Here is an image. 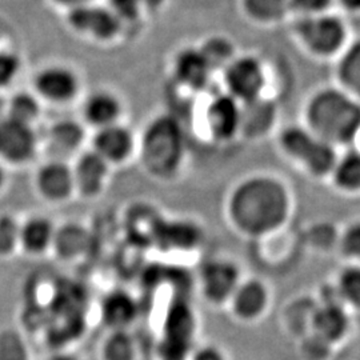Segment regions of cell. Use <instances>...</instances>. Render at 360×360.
I'll use <instances>...</instances> for the list:
<instances>
[{
  "instance_id": "8",
  "label": "cell",
  "mask_w": 360,
  "mask_h": 360,
  "mask_svg": "<svg viewBox=\"0 0 360 360\" xmlns=\"http://www.w3.org/2000/svg\"><path fill=\"white\" fill-rule=\"evenodd\" d=\"M242 104L231 95L219 94L206 108V127L210 136L218 142H229L240 132Z\"/></svg>"
},
{
  "instance_id": "17",
  "label": "cell",
  "mask_w": 360,
  "mask_h": 360,
  "mask_svg": "<svg viewBox=\"0 0 360 360\" xmlns=\"http://www.w3.org/2000/svg\"><path fill=\"white\" fill-rule=\"evenodd\" d=\"M267 299V290L259 281L240 282L230 299L232 312L242 321H254L266 309Z\"/></svg>"
},
{
  "instance_id": "38",
  "label": "cell",
  "mask_w": 360,
  "mask_h": 360,
  "mask_svg": "<svg viewBox=\"0 0 360 360\" xmlns=\"http://www.w3.org/2000/svg\"><path fill=\"white\" fill-rule=\"evenodd\" d=\"M335 1L339 3L348 13H360V0H335Z\"/></svg>"
},
{
  "instance_id": "22",
  "label": "cell",
  "mask_w": 360,
  "mask_h": 360,
  "mask_svg": "<svg viewBox=\"0 0 360 360\" xmlns=\"http://www.w3.org/2000/svg\"><path fill=\"white\" fill-rule=\"evenodd\" d=\"M89 243L90 236L86 229L77 224H68L56 230L52 245L60 257L72 259L83 255L89 248Z\"/></svg>"
},
{
  "instance_id": "9",
  "label": "cell",
  "mask_w": 360,
  "mask_h": 360,
  "mask_svg": "<svg viewBox=\"0 0 360 360\" xmlns=\"http://www.w3.org/2000/svg\"><path fill=\"white\" fill-rule=\"evenodd\" d=\"M202 294L210 303L221 304L230 302L239 279L238 267L229 260H210L200 270Z\"/></svg>"
},
{
  "instance_id": "40",
  "label": "cell",
  "mask_w": 360,
  "mask_h": 360,
  "mask_svg": "<svg viewBox=\"0 0 360 360\" xmlns=\"http://www.w3.org/2000/svg\"><path fill=\"white\" fill-rule=\"evenodd\" d=\"M51 360H79L75 358V356H72V355H68V354H60V355H55V356H52Z\"/></svg>"
},
{
  "instance_id": "28",
  "label": "cell",
  "mask_w": 360,
  "mask_h": 360,
  "mask_svg": "<svg viewBox=\"0 0 360 360\" xmlns=\"http://www.w3.org/2000/svg\"><path fill=\"white\" fill-rule=\"evenodd\" d=\"M335 179L339 186L348 190L360 188V154L346 155L335 169Z\"/></svg>"
},
{
  "instance_id": "25",
  "label": "cell",
  "mask_w": 360,
  "mask_h": 360,
  "mask_svg": "<svg viewBox=\"0 0 360 360\" xmlns=\"http://www.w3.org/2000/svg\"><path fill=\"white\" fill-rule=\"evenodd\" d=\"M52 147L62 154H74L84 139V129L75 120H60L50 131Z\"/></svg>"
},
{
  "instance_id": "19",
  "label": "cell",
  "mask_w": 360,
  "mask_h": 360,
  "mask_svg": "<svg viewBox=\"0 0 360 360\" xmlns=\"http://www.w3.org/2000/svg\"><path fill=\"white\" fill-rule=\"evenodd\" d=\"M200 240V231L199 229L190 221L186 220H174L166 221L160 220L155 243L168 248V250H178V251H188Z\"/></svg>"
},
{
  "instance_id": "26",
  "label": "cell",
  "mask_w": 360,
  "mask_h": 360,
  "mask_svg": "<svg viewBox=\"0 0 360 360\" xmlns=\"http://www.w3.org/2000/svg\"><path fill=\"white\" fill-rule=\"evenodd\" d=\"M187 303H175L167 315L166 321V338L187 342L193 330V316Z\"/></svg>"
},
{
  "instance_id": "6",
  "label": "cell",
  "mask_w": 360,
  "mask_h": 360,
  "mask_svg": "<svg viewBox=\"0 0 360 360\" xmlns=\"http://www.w3.org/2000/svg\"><path fill=\"white\" fill-rule=\"evenodd\" d=\"M281 142L288 154L302 160L315 174L327 172L334 166L335 154L331 146L304 129L297 127L285 129Z\"/></svg>"
},
{
  "instance_id": "30",
  "label": "cell",
  "mask_w": 360,
  "mask_h": 360,
  "mask_svg": "<svg viewBox=\"0 0 360 360\" xmlns=\"http://www.w3.org/2000/svg\"><path fill=\"white\" fill-rule=\"evenodd\" d=\"M39 111L38 101L32 95L23 92L13 96L10 103L8 117L31 126V123L38 117Z\"/></svg>"
},
{
  "instance_id": "3",
  "label": "cell",
  "mask_w": 360,
  "mask_h": 360,
  "mask_svg": "<svg viewBox=\"0 0 360 360\" xmlns=\"http://www.w3.org/2000/svg\"><path fill=\"white\" fill-rule=\"evenodd\" d=\"M144 169L154 178H172L184 158V135L172 116H159L144 131L139 144Z\"/></svg>"
},
{
  "instance_id": "36",
  "label": "cell",
  "mask_w": 360,
  "mask_h": 360,
  "mask_svg": "<svg viewBox=\"0 0 360 360\" xmlns=\"http://www.w3.org/2000/svg\"><path fill=\"white\" fill-rule=\"evenodd\" d=\"M343 245H345V251L347 254L360 257V223L352 226L346 232L345 239H343Z\"/></svg>"
},
{
  "instance_id": "41",
  "label": "cell",
  "mask_w": 360,
  "mask_h": 360,
  "mask_svg": "<svg viewBox=\"0 0 360 360\" xmlns=\"http://www.w3.org/2000/svg\"><path fill=\"white\" fill-rule=\"evenodd\" d=\"M3 181H4V171H3V169H1V167H0V187H1Z\"/></svg>"
},
{
  "instance_id": "27",
  "label": "cell",
  "mask_w": 360,
  "mask_h": 360,
  "mask_svg": "<svg viewBox=\"0 0 360 360\" xmlns=\"http://www.w3.org/2000/svg\"><path fill=\"white\" fill-rule=\"evenodd\" d=\"M135 352L134 339L126 330H115L104 342V360H134Z\"/></svg>"
},
{
  "instance_id": "13",
  "label": "cell",
  "mask_w": 360,
  "mask_h": 360,
  "mask_svg": "<svg viewBox=\"0 0 360 360\" xmlns=\"http://www.w3.org/2000/svg\"><path fill=\"white\" fill-rule=\"evenodd\" d=\"M111 166L92 150L79 155L72 166L75 193L84 198L101 195L107 184Z\"/></svg>"
},
{
  "instance_id": "16",
  "label": "cell",
  "mask_w": 360,
  "mask_h": 360,
  "mask_svg": "<svg viewBox=\"0 0 360 360\" xmlns=\"http://www.w3.org/2000/svg\"><path fill=\"white\" fill-rule=\"evenodd\" d=\"M84 122L95 129L119 123L123 112L122 102L110 91H95L83 103Z\"/></svg>"
},
{
  "instance_id": "29",
  "label": "cell",
  "mask_w": 360,
  "mask_h": 360,
  "mask_svg": "<svg viewBox=\"0 0 360 360\" xmlns=\"http://www.w3.org/2000/svg\"><path fill=\"white\" fill-rule=\"evenodd\" d=\"M202 53L214 71L215 67L226 68L227 65L233 59L232 56V46L227 39L214 38L210 39L205 46L200 49Z\"/></svg>"
},
{
  "instance_id": "31",
  "label": "cell",
  "mask_w": 360,
  "mask_h": 360,
  "mask_svg": "<svg viewBox=\"0 0 360 360\" xmlns=\"http://www.w3.org/2000/svg\"><path fill=\"white\" fill-rule=\"evenodd\" d=\"M339 292L343 299L360 307V269H348L340 276Z\"/></svg>"
},
{
  "instance_id": "20",
  "label": "cell",
  "mask_w": 360,
  "mask_h": 360,
  "mask_svg": "<svg viewBox=\"0 0 360 360\" xmlns=\"http://www.w3.org/2000/svg\"><path fill=\"white\" fill-rule=\"evenodd\" d=\"M56 229L47 218H31L20 227L19 243L30 254H41L53 243Z\"/></svg>"
},
{
  "instance_id": "12",
  "label": "cell",
  "mask_w": 360,
  "mask_h": 360,
  "mask_svg": "<svg viewBox=\"0 0 360 360\" xmlns=\"http://www.w3.org/2000/svg\"><path fill=\"white\" fill-rule=\"evenodd\" d=\"M35 89L51 103H70L77 98L80 82L71 68L50 65L43 68L37 75Z\"/></svg>"
},
{
  "instance_id": "34",
  "label": "cell",
  "mask_w": 360,
  "mask_h": 360,
  "mask_svg": "<svg viewBox=\"0 0 360 360\" xmlns=\"http://www.w3.org/2000/svg\"><path fill=\"white\" fill-rule=\"evenodd\" d=\"M143 0H108V8L123 22H132L142 13Z\"/></svg>"
},
{
  "instance_id": "32",
  "label": "cell",
  "mask_w": 360,
  "mask_h": 360,
  "mask_svg": "<svg viewBox=\"0 0 360 360\" xmlns=\"http://www.w3.org/2000/svg\"><path fill=\"white\" fill-rule=\"evenodd\" d=\"M335 3V0H290V10L297 18L314 16L333 11L331 8Z\"/></svg>"
},
{
  "instance_id": "37",
  "label": "cell",
  "mask_w": 360,
  "mask_h": 360,
  "mask_svg": "<svg viewBox=\"0 0 360 360\" xmlns=\"http://www.w3.org/2000/svg\"><path fill=\"white\" fill-rule=\"evenodd\" d=\"M191 360H227L224 354L215 346H203L193 352Z\"/></svg>"
},
{
  "instance_id": "35",
  "label": "cell",
  "mask_w": 360,
  "mask_h": 360,
  "mask_svg": "<svg viewBox=\"0 0 360 360\" xmlns=\"http://www.w3.org/2000/svg\"><path fill=\"white\" fill-rule=\"evenodd\" d=\"M20 68V62L11 52H0V87L13 82Z\"/></svg>"
},
{
  "instance_id": "1",
  "label": "cell",
  "mask_w": 360,
  "mask_h": 360,
  "mask_svg": "<svg viewBox=\"0 0 360 360\" xmlns=\"http://www.w3.org/2000/svg\"><path fill=\"white\" fill-rule=\"evenodd\" d=\"M227 215L233 229L257 236L278 229L287 217L288 198L281 183L267 176H252L232 190Z\"/></svg>"
},
{
  "instance_id": "21",
  "label": "cell",
  "mask_w": 360,
  "mask_h": 360,
  "mask_svg": "<svg viewBox=\"0 0 360 360\" xmlns=\"http://www.w3.org/2000/svg\"><path fill=\"white\" fill-rule=\"evenodd\" d=\"M338 77L345 90L360 96V37L349 41L339 55Z\"/></svg>"
},
{
  "instance_id": "7",
  "label": "cell",
  "mask_w": 360,
  "mask_h": 360,
  "mask_svg": "<svg viewBox=\"0 0 360 360\" xmlns=\"http://www.w3.org/2000/svg\"><path fill=\"white\" fill-rule=\"evenodd\" d=\"M67 22L74 31L96 41H111L122 27V20L108 7L92 3L68 10Z\"/></svg>"
},
{
  "instance_id": "5",
  "label": "cell",
  "mask_w": 360,
  "mask_h": 360,
  "mask_svg": "<svg viewBox=\"0 0 360 360\" xmlns=\"http://www.w3.org/2000/svg\"><path fill=\"white\" fill-rule=\"evenodd\" d=\"M266 83L263 65L255 56H238L224 68L226 92L240 104L260 98Z\"/></svg>"
},
{
  "instance_id": "24",
  "label": "cell",
  "mask_w": 360,
  "mask_h": 360,
  "mask_svg": "<svg viewBox=\"0 0 360 360\" xmlns=\"http://www.w3.org/2000/svg\"><path fill=\"white\" fill-rule=\"evenodd\" d=\"M314 326L323 339L335 340L345 334L347 328V318L340 304L326 303L314 316Z\"/></svg>"
},
{
  "instance_id": "14",
  "label": "cell",
  "mask_w": 360,
  "mask_h": 360,
  "mask_svg": "<svg viewBox=\"0 0 360 360\" xmlns=\"http://www.w3.org/2000/svg\"><path fill=\"white\" fill-rule=\"evenodd\" d=\"M39 193L50 202H63L75 193L72 167L63 160H51L39 169L37 176Z\"/></svg>"
},
{
  "instance_id": "4",
  "label": "cell",
  "mask_w": 360,
  "mask_h": 360,
  "mask_svg": "<svg viewBox=\"0 0 360 360\" xmlns=\"http://www.w3.org/2000/svg\"><path fill=\"white\" fill-rule=\"evenodd\" d=\"M294 32L302 49L323 59L340 55L349 43L346 19L333 11L297 18Z\"/></svg>"
},
{
  "instance_id": "10",
  "label": "cell",
  "mask_w": 360,
  "mask_h": 360,
  "mask_svg": "<svg viewBox=\"0 0 360 360\" xmlns=\"http://www.w3.org/2000/svg\"><path fill=\"white\" fill-rule=\"evenodd\" d=\"M135 146L134 134L120 122L96 129L92 136V151L110 166L126 163L134 154Z\"/></svg>"
},
{
  "instance_id": "23",
  "label": "cell",
  "mask_w": 360,
  "mask_h": 360,
  "mask_svg": "<svg viewBox=\"0 0 360 360\" xmlns=\"http://www.w3.org/2000/svg\"><path fill=\"white\" fill-rule=\"evenodd\" d=\"M243 10L260 25L281 23L291 13L290 0H243Z\"/></svg>"
},
{
  "instance_id": "33",
  "label": "cell",
  "mask_w": 360,
  "mask_h": 360,
  "mask_svg": "<svg viewBox=\"0 0 360 360\" xmlns=\"http://www.w3.org/2000/svg\"><path fill=\"white\" fill-rule=\"evenodd\" d=\"M20 227L10 217L0 218V255L11 252L13 247L19 242Z\"/></svg>"
},
{
  "instance_id": "11",
  "label": "cell",
  "mask_w": 360,
  "mask_h": 360,
  "mask_svg": "<svg viewBox=\"0 0 360 360\" xmlns=\"http://www.w3.org/2000/svg\"><path fill=\"white\" fill-rule=\"evenodd\" d=\"M37 135L32 127L11 117L0 120V156L13 163L30 160L37 151Z\"/></svg>"
},
{
  "instance_id": "39",
  "label": "cell",
  "mask_w": 360,
  "mask_h": 360,
  "mask_svg": "<svg viewBox=\"0 0 360 360\" xmlns=\"http://www.w3.org/2000/svg\"><path fill=\"white\" fill-rule=\"evenodd\" d=\"M53 1L63 6V7H67L68 10H71V8H75V7L89 4L92 0H53Z\"/></svg>"
},
{
  "instance_id": "2",
  "label": "cell",
  "mask_w": 360,
  "mask_h": 360,
  "mask_svg": "<svg viewBox=\"0 0 360 360\" xmlns=\"http://www.w3.org/2000/svg\"><path fill=\"white\" fill-rule=\"evenodd\" d=\"M307 117L326 142H349L360 129V105L346 91L326 89L309 101Z\"/></svg>"
},
{
  "instance_id": "15",
  "label": "cell",
  "mask_w": 360,
  "mask_h": 360,
  "mask_svg": "<svg viewBox=\"0 0 360 360\" xmlns=\"http://www.w3.org/2000/svg\"><path fill=\"white\" fill-rule=\"evenodd\" d=\"M176 82L188 90H202L206 87L212 72L200 49L186 47L176 55L172 65Z\"/></svg>"
},
{
  "instance_id": "18",
  "label": "cell",
  "mask_w": 360,
  "mask_h": 360,
  "mask_svg": "<svg viewBox=\"0 0 360 360\" xmlns=\"http://www.w3.org/2000/svg\"><path fill=\"white\" fill-rule=\"evenodd\" d=\"M104 323L115 330H126L139 315V306L134 296L123 290L108 292L102 302Z\"/></svg>"
}]
</instances>
